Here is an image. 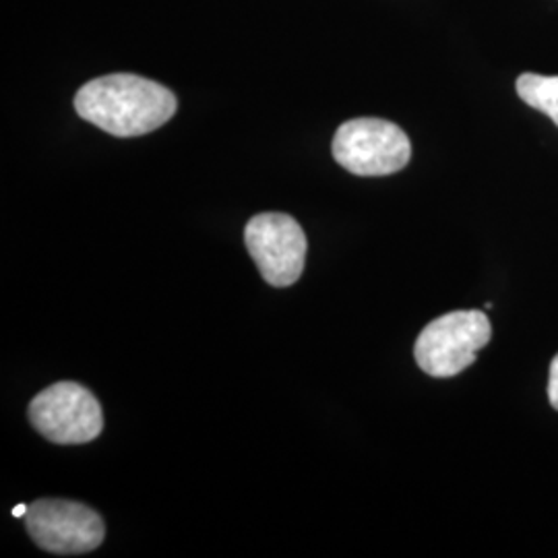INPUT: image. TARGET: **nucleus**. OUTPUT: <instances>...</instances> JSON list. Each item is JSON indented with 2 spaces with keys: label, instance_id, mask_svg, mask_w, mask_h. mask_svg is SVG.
<instances>
[{
  "label": "nucleus",
  "instance_id": "nucleus-1",
  "mask_svg": "<svg viewBox=\"0 0 558 558\" xmlns=\"http://www.w3.org/2000/svg\"><path fill=\"white\" fill-rule=\"evenodd\" d=\"M177 108L168 87L131 73L89 81L75 96L81 119L114 137L147 135L172 119Z\"/></svg>",
  "mask_w": 558,
  "mask_h": 558
},
{
  "label": "nucleus",
  "instance_id": "nucleus-2",
  "mask_svg": "<svg viewBox=\"0 0 558 558\" xmlns=\"http://www.w3.org/2000/svg\"><path fill=\"white\" fill-rule=\"evenodd\" d=\"M493 338L482 311H456L428 323L414 345L420 368L437 379L456 377L474 364L478 350Z\"/></svg>",
  "mask_w": 558,
  "mask_h": 558
},
{
  "label": "nucleus",
  "instance_id": "nucleus-3",
  "mask_svg": "<svg viewBox=\"0 0 558 558\" xmlns=\"http://www.w3.org/2000/svg\"><path fill=\"white\" fill-rule=\"evenodd\" d=\"M333 158L356 177H387L408 166L412 145L398 124L380 119L343 122L333 137Z\"/></svg>",
  "mask_w": 558,
  "mask_h": 558
},
{
  "label": "nucleus",
  "instance_id": "nucleus-4",
  "mask_svg": "<svg viewBox=\"0 0 558 558\" xmlns=\"http://www.w3.org/2000/svg\"><path fill=\"white\" fill-rule=\"evenodd\" d=\"M34 428L57 445H83L104 428L100 401L80 383H54L29 403Z\"/></svg>",
  "mask_w": 558,
  "mask_h": 558
},
{
  "label": "nucleus",
  "instance_id": "nucleus-5",
  "mask_svg": "<svg viewBox=\"0 0 558 558\" xmlns=\"http://www.w3.org/2000/svg\"><path fill=\"white\" fill-rule=\"evenodd\" d=\"M25 525L34 542L52 555H85L104 542L100 515L73 500H34L27 509Z\"/></svg>",
  "mask_w": 558,
  "mask_h": 558
},
{
  "label": "nucleus",
  "instance_id": "nucleus-6",
  "mask_svg": "<svg viewBox=\"0 0 558 558\" xmlns=\"http://www.w3.org/2000/svg\"><path fill=\"white\" fill-rule=\"evenodd\" d=\"M244 242L267 283L286 288L299 281L308 244L294 218L286 214H259L246 223Z\"/></svg>",
  "mask_w": 558,
  "mask_h": 558
},
{
  "label": "nucleus",
  "instance_id": "nucleus-7",
  "mask_svg": "<svg viewBox=\"0 0 558 558\" xmlns=\"http://www.w3.org/2000/svg\"><path fill=\"white\" fill-rule=\"evenodd\" d=\"M518 94L527 106L548 114L558 126V77L525 73L518 80Z\"/></svg>",
  "mask_w": 558,
  "mask_h": 558
},
{
  "label": "nucleus",
  "instance_id": "nucleus-8",
  "mask_svg": "<svg viewBox=\"0 0 558 558\" xmlns=\"http://www.w3.org/2000/svg\"><path fill=\"white\" fill-rule=\"evenodd\" d=\"M548 399L558 412V354L550 364V380H548Z\"/></svg>",
  "mask_w": 558,
  "mask_h": 558
},
{
  "label": "nucleus",
  "instance_id": "nucleus-9",
  "mask_svg": "<svg viewBox=\"0 0 558 558\" xmlns=\"http://www.w3.org/2000/svg\"><path fill=\"white\" fill-rule=\"evenodd\" d=\"M27 509H29V507H25V505H17V507L13 509V515H15V518H25V515H27Z\"/></svg>",
  "mask_w": 558,
  "mask_h": 558
}]
</instances>
